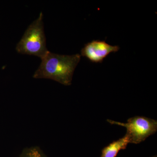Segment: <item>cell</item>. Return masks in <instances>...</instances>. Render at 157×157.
I'll return each mask as SVG.
<instances>
[{
  "label": "cell",
  "instance_id": "obj_1",
  "mask_svg": "<svg viewBox=\"0 0 157 157\" xmlns=\"http://www.w3.org/2000/svg\"><path fill=\"white\" fill-rule=\"evenodd\" d=\"M81 56L79 54L63 55L49 51L41 59V64L34 73L33 77L52 79L64 85L70 86Z\"/></svg>",
  "mask_w": 157,
  "mask_h": 157
},
{
  "label": "cell",
  "instance_id": "obj_2",
  "mask_svg": "<svg viewBox=\"0 0 157 157\" xmlns=\"http://www.w3.org/2000/svg\"><path fill=\"white\" fill-rule=\"evenodd\" d=\"M16 49L18 53L35 56L41 59L49 52L46 48L42 13L29 27Z\"/></svg>",
  "mask_w": 157,
  "mask_h": 157
},
{
  "label": "cell",
  "instance_id": "obj_3",
  "mask_svg": "<svg viewBox=\"0 0 157 157\" xmlns=\"http://www.w3.org/2000/svg\"><path fill=\"white\" fill-rule=\"evenodd\" d=\"M111 124L125 127L126 135L128 137L129 143L137 144L143 142L157 131V121L143 116H135L130 118L127 123L107 119Z\"/></svg>",
  "mask_w": 157,
  "mask_h": 157
},
{
  "label": "cell",
  "instance_id": "obj_4",
  "mask_svg": "<svg viewBox=\"0 0 157 157\" xmlns=\"http://www.w3.org/2000/svg\"><path fill=\"white\" fill-rule=\"evenodd\" d=\"M120 49L118 45H111L105 41L94 40L88 42L82 48L80 56L94 63H101L111 53H115Z\"/></svg>",
  "mask_w": 157,
  "mask_h": 157
},
{
  "label": "cell",
  "instance_id": "obj_5",
  "mask_svg": "<svg viewBox=\"0 0 157 157\" xmlns=\"http://www.w3.org/2000/svg\"><path fill=\"white\" fill-rule=\"evenodd\" d=\"M129 144L128 137L125 135L123 137L113 141L103 148L101 157H116L120 151L126 148Z\"/></svg>",
  "mask_w": 157,
  "mask_h": 157
},
{
  "label": "cell",
  "instance_id": "obj_6",
  "mask_svg": "<svg viewBox=\"0 0 157 157\" xmlns=\"http://www.w3.org/2000/svg\"><path fill=\"white\" fill-rule=\"evenodd\" d=\"M20 157H47L37 147H31L24 150Z\"/></svg>",
  "mask_w": 157,
  "mask_h": 157
},
{
  "label": "cell",
  "instance_id": "obj_7",
  "mask_svg": "<svg viewBox=\"0 0 157 157\" xmlns=\"http://www.w3.org/2000/svg\"><path fill=\"white\" fill-rule=\"evenodd\" d=\"M151 157H157V155H154V156H151Z\"/></svg>",
  "mask_w": 157,
  "mask_h": 157
}]
</instances>
